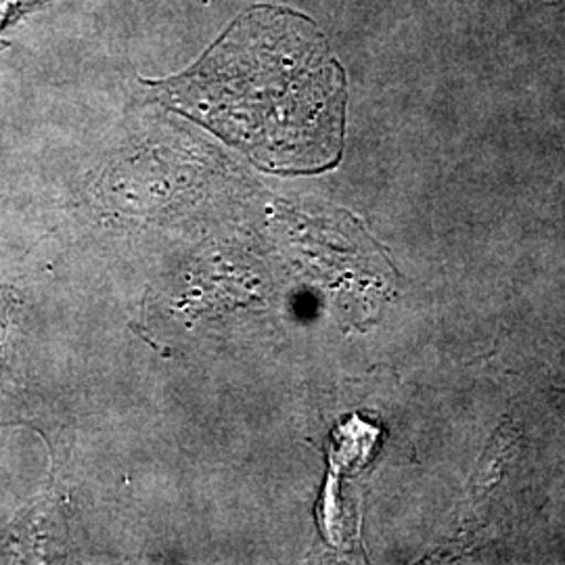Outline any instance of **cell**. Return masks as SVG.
Listing matches in <instances>:
<instances>
[{"label":"cell","instance_id":"cell-1","mask_svg":"<svg viewBox=\"0 0 565 565\" xmlns=\"http://www.w3.org/2000/svg\"><path fill=\"white\" fill-rule=\"evenodd\" d=\"M263 18L264 53L239 25L195 72L166 86L181 109L239 145L258 162L310 172L342 151L343 76L323 36L300 15Z\"/></svg>","mask_w":565,"mask_h":565}]
</instances>
